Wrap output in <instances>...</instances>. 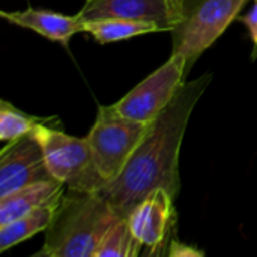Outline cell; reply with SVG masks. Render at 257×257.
<instances>
[{"label":"cell","mask_w":257,"mask_h":257,"mask_svg":"<svg viewBox=\"0 0 257 257\" xmlns=\"http://www.w3.org/2000/svg\"><path fill=\"white\" fill-rule=\"evenodd\" d=\"M211 81L212 74L185 81L172 102L151 122L148 133L120 176L99 191L120 218H126L157 188L167 190L173 199L178 197L181 190V146L193 110L205 95Z\"/></svg>","instance_id":"cell-1"},{"label":"cell","mask_w":257,"mask_h":257,"mask_svg":"<svg viewBox=\"0 0 257 257\" xmlns=\"http://www.w3.org/2000/svg\"><path fill=\"white\" fill-rule=\"evenodd\" d=\"M119 218L101 193L68 190L36 256L95 257L105 233Z\"/></svg>","instance_id":"cell-2"},{"label":"cell","mask_w":257,"mask_h":257,"mask_svg":"<svg viewBox=\"0 0 257 257\" xmlns=\"http://www.w3.org/2000/svg\"><path fill=\"white\" fill-rule=\"evenodd\" d=\"M149 125L119 114L113 105L98 107L95 123L86 139L90 146L93 167L104 187L120 176Z\"/></svg>","instance_id":"cell-3"},{"label":"cell","mask_w":257,"mask_h":257,"mask_svg":"<svg viewBox=\"0 0 257 257\" xmlns=\"http://www.w3.org/2000/svg\"><path fill=\"white\" fill-rule=\"evenodd\" d=\"M247 0H184L179 24L172 30L173 50L187 59L191 66L238 18Z\"/></svg>","instance_id":"cell-4"},{"label":"cell","mask_w":257,"mask_h":257,"mask_svg":"<svg viewBox=\"0 0 257 257\" xmlns=\"http://www.w3.org/2000/svg\"><path fill=\"white\" fill-rule=\"evenodd\" d=\"M32 133L42 148L51 176L63 182L68 190L99 193L104 188V182L93 167L92 152L86 137L69 136L45 122L38 123Z\"/></svg>","instance_id":"cell-5"},{"label":"cell","mask_w":257,"mask_h":257,"mask_svg":"<svg viewBox=\"0 0 257 257\" xmlns=\"http://www.w3.org/2000/svg\"><path fill=\"white\" fill-rule=\"evenodd\" d=\"M188 74L187 59L172 53L167 62L133 87L120 101L111 105L125 117L142 123H151L172 102Z\"/></svg>","instance_id":"cell-6"},{"label":"cell","mask_w":257,"mask_h":257,"mask_svg":"<svg viewBox=\"0 0 257 257\" xmlns=\"http://www.w3.org/2000/svg\"><path fill=\"white\" fill-rule=\"evenodd\" d=\"M175 220V199L164 188L149 193L126 217L133 235L149 248V254H161L164 248L169 250Z\"/></svg>","instance_id":"cell-7"},{"label":"cell","mask_w":257,"mask_h":257,"mask_svg":"<svg viewBox=\"0 0 257 257\" xmlns=\"http://www.w3.org/2000/svg\"><path fill=\"white\" fill-rule=\"evenodd\" d=\"M54 179L33 133L9 142L0 152V197L27 185Z\"/></svg>","instance_id":"cell-8"},{"label":"cell","mask_w":257,"mask_h":257,"mask_svg":"<svg viewBox=\"0 0 257 257\" xmlns=\"http://www.w3.org/2000/svg\"><path fill=\"white\" fill-rule=\"evenodd\" d=\"M184 12V0H86L80 9L84 20L130 18L157 23L166 30H173Z\"/></svg>","instance_id":"cell-9"},{"label":"cell","mask_w":257,"mask_h":257,"mask_svg":"<svg viewBox=\"0 0 257 257\" xmlns=\"http://www.w3.org/2000/svg\"><path fill=\"white\" fill-rule=\"evenodd\" d=\"M0 17L11 24L33 30L65 47H68L69 39L75 33L84 32L86 24V20L80 14L66 15L62 12L36 8H27L24 11H2Z\"/></svg>","instance_id":"cell-10"},{"label":"cell","mask_w":257,"mask_h":257,"mask_svg":"<svg viewBox=\"0 0 257 257\" xmlns=\"http://www.w3.org/2000/svg\"><path fill=\"white\" fill-rule=\"evenodd\" d=\"M65 184L57 179L42 181L17 190L5 197H0V226L8 224L50 200L65 193Z\"/></svg>","instance_id":"cell-11"},{"label":"cell","mask_w":257,"mask_h":257,"mask_svg":"<svg viewBox=\"0 0 257 257\" xmlns=\"http://www.w3.org/2000/svg\"><path fill=\"white\" fill-rule=\"evenodd\" d=\"M63 194L50 200L45 205L36 208L35 211H32L8 224L0 226V251L5 253L6 250L18 245L23 241H27L29 238L35 236L36 233L45 232L51 226V223L57 214V209L60 206Z\"/></svg>","instance_id":"cell-12"},{"label":"cell","mask_w":257,"mask_h":257,"mask_svg":"<svg viewBox=\"0 0 257 257\" xmlns=\"http://www.w3.org/2000/svg\"><path fill=\"white\" fill-rule=\"evenodd\" d=\"M84 32L90 33L93 39L99 44H110V42L131 39L134 36H140L146 33L164 32V29L157 23H151V21L108 17V18L86 20Z\"/></svg>","instance_id":"cell-13"},{"label":"cell","mask_w":257,"mask_h":257,"mask_svg":"<svg viewBox=\"0 0 257 257\" xmlns=\"http://www.w3.org/2000/svg\"><path fill=\"white\" fill-rule=\"evenodd\" d=\"M142 248L126 218H119L105 233L95 257H137Z\"/></svg>","instance_id":"cell-14"},{"label":"cell","mask_w":257,"mask_h":257,"mask_svg":"<svg viewBox=\"0 0 257 257\" xmlns=\"http://www.w3.org/2000/svg\"><path fill=\"white\" fill-rule=\"evenodd\" d=\"M38 123H41L38 117H33L20 111L8 101H2V105H0V140L2 142L9 143V142H14L17 139L27 136L36 128Z\"/></svg>","instance_id":"cell-15"},{"label":"cell","mask_w":257,"mask_h":257,"mask_svg":"<svg viewBox=\"0 0 257 257\" xmlns=\"http://www.w3.org/2000/svg\"><path fill=\"white\" fill-rule=\"evenodd\" d=\"M167 254L173 257H194V256H203L202 251H199L197 248L187 245V244H181L176 241H170L169 244V250Z\"/></svg>","instance_id":"cell-16"},{"label":"cell","mask_w":257,"mask_h":257,"mask_svg":"<svg viewBox=\"0 0 257 257\" xmlns=\"http://www.w3.org/2000/svg\"><path fill=\"white\" fill-rule=\"evenodd\" d=\"M254 8L244 17H239V20L247 26L248 32H250V36H251V41H253V45H254V54L253 57L257 56V0Z\"/></svg>","instance_id":"cell-17"}]
</instances>
